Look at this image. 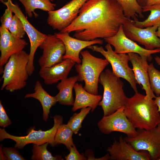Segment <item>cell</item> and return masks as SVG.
Returning <instances> with one entry per match:
<instances>
[{
    "instance_id": "ab89813d",
    "label": "cell",
    "mask_w": 160,
    "mask_h": 160,
    "mask_svg": "<svg viewBox=\"0 0 160 160\" xmlns=\"http://www.w3.org/2000/svg\"><path fill=\"white\" fill-rule=\"evenodd\" d=\"M158 160H160V158Z\"/></svg>"
},
{
    "instance_id": "f35d334b",
    "label": "cell",
    "mask_w": 160,
    "mask_h": 160,
    "mask_svg": "<svg viewBox=\"0 0 160 160\" xmlns=\"http://www.w3.org/2000/svg\"><path fill=\"white\" fill-rule=\"evenodd\" d=\"M156 36L160 39V25L158 27L156 31Z\"/></svg>"
},
{
    "instance_id": "277c9868",
    "label": "cell",
    "mask_w": 160,
    "mask_h": 160,
    "mask_svg": "<svg viewBox=\"0 0 160 160\" xmlns=\"http://www.w3.org/2000/svg\"><path fill=\"white\" fill-rule=\"evenodd\" d=\"M29 60V54L23 50L10 57L4 68L1 90L5 89L12 92L26 86L29 76L27 69Z\"/></svg>"
},
{
    "instance_id": "e0dca14e",
    "label": "cell",
    "mask_w": 160,
    "mask_h": 160,
    "mask_svg": "<svg viewBox=\"0 0 160 160\" xmlns=\"http://www.w3.org/2000/svg\"><path fill=\"white\" fill-rule=\"evenodd\" d=\"M67 32L55 33L57 37L63 42L65 48V53L63 60L69 59L76 63L80 64L81 60L79 57V54L81 50L85 48L95 44H102L103 40L99 39L89 41L80 40L70 36Z\"/></svg>"
},
{
    "instance_id": "1f68e13d",
    "label": "cell",
    "mask_w": 160,
    "mask_h": 160,
    "mask_svg": "<svg viewBox=\"0 0 160 160\" xmlns=\"http://www.w3.org/2000/svg\"><path fill=\"white\" fill-rule=\"evenodd\" d=\"M12 13V12L7 7L1 17V26L4 27L8 30L13 18Z\"/></svg>"
},
{
    "instance_id": "8992f818",
    "label": "cell",
    "mask_w": 160,
    "mask_h": 160,
    "mask_svg": "<svg viewBox=\"0 0 160 160\" xmlns=\"http://www.w3.org/2000/svg\"><path fill=\"white\" fill-rule=\"evenodd\" d=\"M54 124L49 129L45 131L41 130L36 131L34 127L29 129L25 136H17L12 135L7 132L4 128H0V140L9 139L14 141L16 143L14 147L19 149H22L25 145L29 143L41 145L48 143L50 145L55 146L54 139L59 127L63 124V118L62 116L56 115L53 117Z\"/></svg>"
},
{
    "instance_id": "5b68a950",
    "label": "cell",
    "mask_w": 160,
    "mask_h": 160,
    "mask_svg": "<svg viewBox=\"0 0 160 160\" xmlns=\"http://www.w3.org/2000/svg\"><path fill=\"white\" fill-rule=\"evenodd\" d=\"M80 54L81 62L75 65L79 81H84V88L87 91L94 95H98L100 76L109 63L105 59L92 55L87 50L81 51Z\"/></svg>"
},
{
    "instance_id": "603a6c76",
    "label": "cell",
    "mask_w": 160,
    "mask_h": 160,
    "mask_svg": "<svg viewBox=\"0 0 160 160\" xmlns=\"http://www.w3.org/2000/svg\"><path fill=\"white\" fill-rule=\"evenodd\" d=\"M24 6L26 14L30 18L33 14L37 17L38 15L34 12L39 9L44 11L49 12L54 10L56 4L53 3V0H18Z\"/></svg>"
},
{
    "instance_id": "7a4b0ae2",
    "label": "cell",
    "mask_w": 160,
    "mask_h": 160,
    "mask_svg": "<svg viewBox=\"0 0 160 160\" xmlns=\"http://www.w3.org/2000/svg\"><path fill=\"white\" fill-rule=\"evenodd\" d=\"M124 106L125 114L136 129H150L159 123L160 114L154 99H147L138 92L128 98Z\"/></svg>"
},
{
    "instance_id": "4dcf8cb0",
    "label": "cell",
    "mask_w": 160,
    "mask_h": 160,
    "mask_svg": "<svg viewBox=\"0 0 160 160\" xmlns=\"http://www.w3.org/2000/svg\"><path fill=\"white\" fill-rule=\"evenodd\" d=\"M0 154V160H25L15 147L1 146Z\"/></svg>"
},
{
    "instance_id": "7402d4cb",
    "label": "cell",
    "mask_w": 160,
    "mask_h": 160,
    "mask_svg": "<svg viewBox=\"0 0 160 160\" xmlns=\"http://www.w3.org/2000/svg\"><path fill=\"white\" fill-rule=\"evenodd\" d=\"M79 80L77 75L63 79L57 84L56 87L59 92L55 96L57 102L60 104L73 105L74 101L73 89L75 84Z\"/></svg>"
},
{
    "instance_id": "f546056e",
    "label": "cell",
    "mask_w": 160,
    "mask_h": 160,
    "mask_svg": "<svg viewBox=\"0 0 160 160\" xmlns=\"http://www.w3.org/2000/svg\"><path fill=\"white\" fill-rule=\"evenodd\" d=\"M9 31L12 34L20 39L23 38L26 32L22 23L15 14L13 15Z\"/></svg>"
},
{
    "instance_id": "9a60e30c",
    "label": "cell",
    "mask_w": 160,
    "mask_h": 160,
    "mask_svg": "<svg viewBox=\"0 0 160 160\" xmlns=\"http://www.w3.org/2000/svg\"><path fill=\"white\" fill-rule=\"evenodd\" d=\"M28 43L23 39L12 34L4 27H0V73H2L3 66L13 55L21 52Z\"/></svg>"
},
{
    "instance_id": "52a82bcc",
    "label": "cell",
    "mask_w": 160,
    "mask_h": 160,
    "mask_svg": "<svg viewBox=\"0 0 160 160\" xmlns=\"http://www.w3.org/2000/svg\"><path fill=\"white\" fill-rule=\"evenodd\" d=\"M106 50L102 46L91 45L87 48L93 51L99 52L110 63L113 72L116 76L127 81L135 93L138 92L137 84L132 68L128 64L129 61L128 54H118L113 50L111 45L107 44L105 46Z\"/></svg>"
},
{
    "instance_id": "d6986e66",
    "label": "cell",
    "mask_w": 160,
    "mask_h": 160,
    "mask_svg": "<svg viewBox=\"0 0 160 160\" xmlns=\"http://www.w3.org/2000/svg\"><path fill=\"white\" fill-rule=\"evenodd\" d=\"M76 64L71 60L66 59L51 66L41 68L39 74L45 84H52L67 78Z\"/></svg>"
},
{
    "instance_id": "e575fe53",
    "label": "cell",
    "mask_w": 160,
    "mask_h": 160,
    "mask_svg": "<svg viewBox=\"0 0 160 160\" xmlns=\"http://www.w3.org/2000/svg\"><path fill=\"white\" fill-rule=\"evenodd\" d=\"M158 4H160V0H147L145 6H150Z\"/></svg>"
},
{
    "instance_id": "836d02e7",
    "label": "cell",
    "mask_w": 160,
    "mask_h": 160,
    "mask_svg": "<svg viewBox=\"0 0 160 160\" xmlns=\"http://www.w3.org/2000/svg\"><path fill=\"white\" fill-rule=\"evenodd\" d=\"M12 123L11 120L7 115L1 101H0V126L4 128Z\"/></svg>"
},
{
    "instance_id": "4316f807",
    "label": "cell",
    "mask_w": 160,
    "mask_h": 160,
    "mask_svg": "<svg viewBox=\"0 0 160 160\" xmlns=\"http://www.w3.org/2000/svg\"><path fill=\"white\" fill-rule=\"evenodd\" d=\"M48 144V143L41 145L33 144L32 155L31 159L33 160H64L60 155H57L54 156H52L47 149Z\"/></svg>"
},
{
    "instance_id": "8d00e7d4",
    "label": "cell",
    "mask_w": 160,
    "mask_h": 160,
    "mask_svg": "<svg viewBox=\"0 0 160 160\" xmlns=\"http://www.w3.org/2000/svg\"><path fill=\"white\" fill-rule=\"evenodd\" d=\"M147 0H137L139 4L142 7L145 6V3Z\"/></svg>"
},
{
    "instance_id": "6da1fadb",
    "label": "cell",
    "mask_w": 160,
    "mask_h": 160,
    "mask_svg": "<svg viewBox=\"0 0 160 160\" xmlns=\"http://www.w3.org/2000/svg\"><path fill=\"white\" fill-rule=\"evenodd\" d=\"M116 0H87L76 18L60 32H75L73 37L89 41L111 37L130 20Z\"/></svg>"
},
{
    "instance_id": "f1b7e54d",
    "label": "cell",
    "mask_w": 160,
    "mask_h": 160,
    "mask_svg": "<svg viewBox=\"0 0 160 160\" xmlns=\"http://www.w3.org/2000/svg\"><path fill=\"white\" fill-rule=\"evenodd\" d=\"M148 72L151 90L156 96H159L160 95V71L151 63L149 65Z\"/></svg>"
},
{
    "instance_id": "7c38bea8",
    "label": "cell",
    "mask_w": 160,
    "mask_h": 160,
    "mask_svg": "<svg viewBox=\"0 0 160 160\" xmlns=\"http://www.w3.org/2000/svg\"><path fill=\"white\" fill-rule=\"evenodd\" d=\"M121 25L117 32L114 36L103 39L108 44L113 46L114 52L118 54H128L134 53L146 57L148 61L153 59L152 54L160 53V48L148 50L128 38L125 35Z\"/></svg>"
},
{
    "instance_id": "cb8c5ba5",
    "label": "cell",
    "mask_w": 160,
    "mask_h": 160,
    "mask_svg": "<svg viewBox=\"0 0 160 160\" xmlns=\"http://www.w3.org/2000/svg\"><path fill=\"white\" fill-rule=\"evenodd\" d=\"M143 12L150 11L148 17L143 21L132 20L134 25L137 27L144 28L160 25V4L142 7Z\"/></svg>"
},
{
    "instance_id": "d590c367",
    "label": "cell",
    "mask_w": 160,
    "mask_h": 160,
    "mask_svg": "<svg viewBox=\"0 0 160 160\" xmlns=\"http://www.w3.org/2000/svg\"><path fill=\"white\" fill-rule=\"evenodd\" d=\"M154 100L157 106L158 110L160 114V95L158 96H156L154 99ZM158 125L160 126V121Z\"/></svg>"
},
{
    "instance_id": "4fadbf2b",
    "label": "cell",
    "mask_w": 160,
    "mask_h": 160,
    "mask_svg": "<svg viewBox=\"0 0 160 160\" xmlns=\"http://www.w3.org/2000/svg\"><path fill=\"white\" fill-rule=\"evenodd\" d=\"M43 50L38 63L41 68L49 67L61 62L65 53L63 41L55 34H48L39 47Z\"/></svg>"
},
{
    "instance_id": "d4e9b609",
    "label": "cell",
    "mask_w": 160,
    "mask_h": 160,
    "mask_svg": "<svg viewBox=\"0 0 160 160\" xmlns=\"http://www.w3.org/2000/svg\"><path fill=\"white\" fill-rule=\"evenodd\" d=\"M121 5L125 16L128 19L131 18L134 20H137V17L143 18L142 7L138 3L137 0H116Z\"/></svg>"
},
{
    "instance_id": "484cf974",
    "label": "cell",
    "mask_w": 160,
    "mask_h": 160,
    "mask_svg": "<svg viewBox=\"0 0 160 160\" xmlns=\"http://www.w3.org/2000/svg\"><path fill=\"white\" fill-rule=\"evenodd\" d=\"M73 131L67 124H61L58 127L54 139L55 146L63 144L70 151L74 144L73 141Z\"/></svg>"
},
{
    "instance_id": "83f0119b",
    "label": "cell",
    "mask_w": 160,
    "mask_h": 160,
    "mask_svg": "<svg viewBox=\"0 0 160 160\" xmlns=\"http://www.w3.org/2000/svg\"><path fill=\"white\" fill-rule=\"evenodd\" d=\"M91 110V108L89 107L82 108L79 113H74L71 117L67 124L74 134L78 133L82 127L83 120Z\"/></svg>"
},
{
    "instance_id": "3957f363",
    "label": "cell",
    "mask_w": 160,
    "mask_h": 160,
    "mask_svg": "<svg viewBox=\"0 0 160 160\" xmlns=\"http://www.w3.org/2000/svg\"><path fill=\"white\" fill-rule=\"evenodd\" d=\"M99 83L103 87L102 98L98 105L102 107L103 116L112 114L124 106L127 100L124 91V84L120 78L107 68L101 73Z\"/></svg>"
},
{
    "instance_id": "ac0fdd59",
    "label": "cell",
    "mask_w": 160,
    "mask_h": 160,
    "mask_svg": "<svg viewBox=\"0 0 160 160\" xmlns=\"http://www.w3.org/2000/svg\"><path fill=\"white\" fill-rule=\"evenodd\" d=\"M128 54L137 83L142 85V89L145 92V98L149 100L155 99L156 96L151 90L148 72L149 64L147 58L136 53Z\"/></svg>"
},
{
    "instance_id": "2e32d148",
    "label": "cell",
    "mask_w": 160,
    "mask_h": 160,
    "mask_svg": "<svg viewBox=\"0 0 160 160\" xmlns=\"http://www.w3.org/2000/svg\"><path fill=\"white\" fill-rule=\"evenodd\" d=\"M111 160H150V155L147 151H137L130 146L122 136L118 141H114L106 150Z\"/></svg>"
},
{
    "instance_id": "ba28073f",
    "label": "cell",
    "mask_w": 160,
    "mask_h": 160,
    "mask_svg": "<svg viewBox=\"0 0 160 160\" xmlns=\"http://www.w3.org/2000/svg\"><path fill=\"white\" fill-rule=\"evenodd\" d=\"M137 130L136 136H127L124 138V140L135 150L147 151L151 160H158L160 158V126L149 130Z\"/></svg>"
},
{
    "instance_id": "8fae6325",
    "label": "cell",
    "mask_w": 160,
    "mask_h": 160,
    "mask_svg": "<svg viewBox=\"0 0 160 160\" xmlns=\"http://www.w3.org/2000/svg\"><path fill=\"white\" fill-rule=\"evenodd\" d=\"M87 0H71L60 8L48 12V24L54 29L61 31L76 18L79 10Z\"/></svg>"
},
{
    "instance_id": "ffe728a7",
    "label": "cell",
    "mask_w": 160,
    "mask_h": 160,
    "mask_svg": "<svg viewBox=\"0 0 160 160\" xmlns=\"http://www.w3.org/2000/svg\"><path fill=\"white\" fill-rule=\"evenodd\" d=\"M75 98L72 110L73 112L79 109L88 107L91 108V111H94L103 96L100 95L91 94L85 89L81 84L76 82L74 86Z\"/></svg>"
},
{
    "instance_id": "30bf717a",
    "label": "cell",
    "mask_w": 160,
    "mask_h": 160,
    "mask_svg": "<svg viewBox=\"0 0 160 160\" xmlns=\"http://www.w3.org/2000/svg\"><path fill=\"white\" fill-rule=\"evenodd\" d=\"M123 106L111 114L103 116L98 121L97 126L102 133L108 135L113 132H118L128 137L137 135V130L127 118Z\"/></svg>"
},
{
    "instance_id": "44dd1931",
    "label": "cell",
    "mask_w": 160,
    "mask_h": 160,
    "mask_svg": "<svg viewBox=\"0 0 160 160\" xmlns=\"http://www.w3.org/2000/svg\"><path fill=\"white\" fill-rule=\"evenodd\" d=\"M34 91L33 93L26 94L25 98L32 97L40 102L43 110V119L46 121L49 116L50 108L57 102L56 98L55 96L50 95L44 89L39 80H37L35 83Z\"/></svg>"
},
{
    "instance_id": "5bb4252c",
    "label": "cell",
    "mask_w": 160,
    "mask_h": 160,
    "mask_svg": "<svg viewBox=\"0 0 160 160\" xmlns=\"http://www.w3.org/2000/svg\"><path fill=\"white\" fill-rule=\"evenodd\" d=\"M132 20H131L123 25L126 36L132 41L143 45L147 49L160 48V39L156 34L158 26H154L141 28L135 26Z\"/></svg>"
},
{
    "instance_id": "d6a6232c",
    "label": "cell",
    "mask_w": 160,
    "mask_h": 160,
    "mask_svg": "<svg viewBox=\"0 0 160 160\" xmlns=\"http://www.w3.org/2000/svg\"><path fill=\"white\" fill-rule=\"evenodd\" d=\"M70 153L65 158L66 160H87L83 153L80 154L77 150L75 144L71 147L70 150Z\"/></svg>"
},
{
    "instance_id": "74e56055",
    "label": "cell",
    "mask_w": 160,
    "mask_h": 160,
    "mask_svg": "<svg viewBox=\"0 0 160 160\" xmlns=\"http://www.w3.org/2000/svg\"><path fill=\"white\" fill-rule=\"evenodd\" d=\"M154 59L157 64L160 66V57L156 55L154 57Z\"/></svg>"
},
{
    "instance_id": "9c48e42d",
    "label": "cell",
    "mask_w": 160,
    "mask_h": 160,
    "mask_svg": "<svg viewBox=\"0 0 160 160\" xmlns=\"http://www.w3.org/2000/svg\"><path fill=\"white\" fill-rule=\"evenodd\" d=\"M0 1L20 19L29 37L30 48L27 69L29 76H31L35 70L33 61L36 51L46 39L47 35L39 31L30 23L17 4H13L12 0H0Z\"/></svg>"
}]
</instances>
